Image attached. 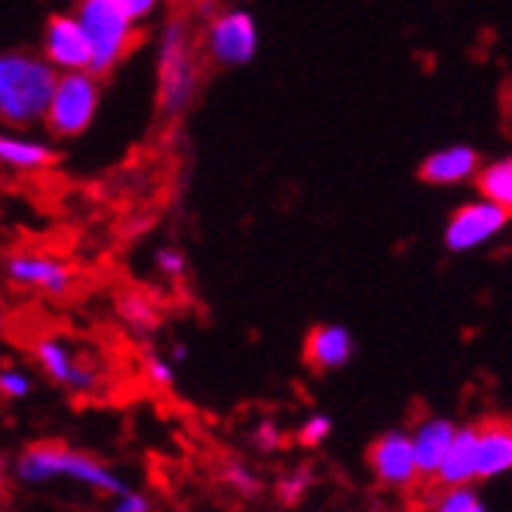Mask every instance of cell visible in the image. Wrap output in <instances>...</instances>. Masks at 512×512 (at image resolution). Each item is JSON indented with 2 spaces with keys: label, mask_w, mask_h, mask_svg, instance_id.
I'll return each mask as SVG.
<instances>
[{
  "label": "cell",
  "mask_w": 512,
  "mask_h": 512,
  "mask_svg": "<svg viewBox=\"0 0 512 512\" xmlns=\"http://www.w3.org/2000/svg\"><path fill=\"white\" fill-rule=\"evenodd\" d=\"M13 476L28 488H40L50 482H77L105 497H117L129 488V482L117 470H111L105 460L56 439L25 445L13 460Z\"/></svg>",
  "instance_id": "1"
},
{
  "label": "cell",
  "mask_w": 512,
  "mask_h": 512,
  "mask_svg": "<svg viewBox=\"0 0 512 512\" xmlns=\"http://www.w3.org/2000/svg\"><path fill=\"white\" fill-rule=\"evenodd\" d=\"M59 86L56 65L28 53H7L0 59V117L10 126H28L46 117Z\"/></svg>",
  "instance_id": "2"
},
{
  "label": "cell",
  "mask_w": 512,
  "mask_h": 512,
  "mask_svg": "<svg viewBox=\"0 0 512 512\" xmlns=\"http://www.w3.org/2000/svg\"><path fill=\"white\" fill-rule=\"evenodd\" d=\"M197 83H200V68H197V53L188 25L169 22L157 56V99L163 114L178 117L181 111H188L197 96Z\"/></svg>",
  "instance_id": "3"
},
{
  "label": "cell",
  "mask_w": 512,
  "mask_h": 512,
  "mask_svg": "<svg viewBox=\"0 0 512 512\" xmlns=\"http://www.w3.org/2000/svg\"><path fill=\"white\" fill-rule=\"evenodd\" d=\"M77 19L92 43V68L89 74H108L120 65L135 40L132 19L114 4V0H80Z\"/></svg>",
  "instance_id": "4"
},
{
  "label": "cell",
  "mask_w": 512,
  "mask_h": 512,
  "mask_svg": "<svg viewBox=\"0 0 512 512\" xmlns=\"http://www.w3.org/2000/svg\"><path fill=\"white\" fill-rule=\"evenodd\" d=\"M37 368L43 378H50L56 387L68 390L71 396H99L102 393V365L77 350L68 338L43 335L31 347Z\"/></svg>",
  "instance_id": "5"
},
{
  "label": "cell",
  "mask_w": 512,
  "mask_h": 512,
  "mask_svg": "<svg viewBox=\"0 0 512 512\" xmlns=\"http://www.w3.org/2000/svg\"><path fill=\"white\" fill-rule=\"evenodd\" d=\"M99 108V83L89 71H65L59 74V86L53 92L50 111H46V126L53 135L71 138L80 135Z\"/></svg>",
  "instance_id": "6"
},
{
  "label": "cell",
  "mask_w": 512,
  "mask_h": 512,
  "mask_svg": "<svg viewBox=\"0 0 512 512\" xmlns=\"http://www.w3.org/2000/svg\"><path fill=\"white\" fill-rule=\"evenodd\" d=\"M368 473L381 488L387 491H411L417 482H421V463H417V451H414V439L411 430H387L381 433L375 442H371L368 454Z\"/></svg>",
  "instance_id": "7"
},
{
  "label": "cell",
  "mask_w": 512,
  "mask_h": 512,
  "mask_svg": "<svg viewBox=\"0 0 512 512\" xmlns=\"http://www.w3.org/2000/svg\"><path fill=\"white\" fill-rule=\"evenodd\" d=\"M7 279L46 298H65L74 289V270L43 252H16L7 258Z\"/></svg>",
  "instance_id": "8"
},
{
  "label": "cell",
  "mask_w": 512,
  "mask_h": 512,
  "mask_svg": "<svg viewBox=\"0 0 512 512\" xmlns=\"http://www.w3.org/2000/svg\"><path fill=\"white\" fill-rule=\"evenodd\" d=\"M206 50L218 65H246L258 50V28L249 13L227 10L209 22Z\"/></svg>",
  "instance_id": "9"
},
{
  "label": "cell",
  "mask_w": 512,
  "mask_h": 512,
  "mask_svg": "<svg viewBox=\"0 0 512 512\" xmlns=\"http://www.w3.org/2000/svg\"><path fill=\"white\" fill-rule=\"evenodd\" d=\"M506 221H509V212H503L491 200L467 203L451 215L445 227V246L451 252H473L485 246L488 240H494L506 227Z\"/></svg>",
  "instance_id": "10"
},
{
  "label": "cell",
  "mask_w": 512,
  "mask_h": 512,
  "mask_svg": "<svg viewBox=\"0 0 512 512\" xmlns=\"http://www.w3.org/2000/svg\"><path fill=\"white\" fill-rule=\"evenodd\" d=\"M43 53L59 71H89L92 68V43L77 16H53L46 25Z\"/></svg>",
  "instance_id": "11"
},
{
  "label": "cell",
  "mask_w": 512,
  "mask_h": 512,
  "mask_svg": "<svg viewBox=\"0 0 512 512\" xmlns=\"http://www.w3.org/2000/svg\"><path fill=\"white\" fill-rule=\"evenodd\" d=\"M479 448V482H494L512 473V421L491 417L476 424Z\"/></svg>",
  "instance_id": "12"
},
{
  "label": "cell",
  "mask_w": 512,
  "mask_h": 512,
  "mask_svg": "<svg viewBox=\"0 0 512 512\" xmlns=\"http://www.w3.org/2000/svg\"><path fill=\"white\" fill-rule=\"evenodd\" d=\"M353 353H356L353 335L344 325H335V322L316 325L304 341V359L316 371H338L353 359Z\"/></svg>",
  "instance_id": "13"
},
{
  "label": "cell",
  "mask_w": 512,
  "mask_h": 512,
  "mask_svg": "<svg viewBox=\"0 0 512 512\" xmlns=\"http://www.w3.org/2000/svg\"><path fill=\"white\" fill-rule=\"evenodd\" d=\"M457 424L448 421V417H424L421 424L411 430V439H414V451H417V463H421V476L427 482H436L442 463L454 445V436H457Z\"/></svg>",
  "instance_id": "14"
},
{
  "label": "cell",
  "mask_w": 512,
  "mask_h": 512,
  "mask_svg": "<svg viewBox=\"0 0 512 512\" xmlns=\"http://www.w3.org/2000/svg\"><path fill=\"white\" fill-rule=\"evenodd\" d=\"M479 482V448H476V424L460 427L454 436V445L436 476L439 488H457Z\"/></svg>",
  "instance_id": "15"
},
{
  "label": "cell",
  "mask_w": 512,
  "mask_h": 512,
  "mask_svg": "<svg viewBox=\"0 0 512 512\" xmlns=\"http://www.w3.org/2000/svg\"><path fill=\"white\" fill-rule=\"evenodd\" d=\"M479 172V154L467 145H451L424 160L421 178L430 184H457Z\"/></svg>",
  "instance_id": "16"
},
{
  "label": "cell",
  "mask_w": 512,
  "mask_h": 512,
  "mask_svg": "<svg viewBox=\"0 0 512 512\" xmlns=\"http://www.w3.org/2000/svg\"><path fill=\"white\" fill-rule=\"evenodd\" d=\"M0 160H4L10 169H22V172H40L50 169L56 154L50 145L43 142H31V138H16V135H4L0 138Z\"/></svg>",
  "instance_id": "17"
},
{
  "label": "cell",
  "mask_w": 512,
  "mask_h": 512,
  "mask_svg": "<svg viewBox=\"0 0 512 512\" xmlns=\"http://www.w3.org/2000/svg\"><path fill=\"white\" fill-rule=\"evenodd\" d=\"M476 181H479V191L485 200H491L494 206H500L503 212L512 215V157L485 166Z\"/></svg>",
  "instance_id": "18"
},
{
  "label": "cell",
  "mask_w": 512,
  "mask_h": 512,
  "mask_svg": "<svg viewBox=\"0 0 512 512\" xmlns=\"http://www.w3.org/2000/svg\"><path fill=\"white\" fill-rule=\"evenodd\" d=\"M427 512H488V506L473 485H457V488H439Z\"/></svg>",
  "instance_id": "19"
},
{
  "label": "cell",
  "mask_w": 512,
  "mask_h": 512,
  "mask_svg": "<svg viewBox=\"0 0 512 512\" xmlns=\"http://www.w3.org/2000/svg\"><path fill=\"white\" fill-rule=\"evenodd\" d=\"M0 393H4V399H13V402L28 399L34 393V378L25 368L10 365V368L0 371Z\"/></svg>",
  "instance_id": "20"
},
{
  "label": "cell",
  "mask_w": 512,
  "mask_h": 512,
  "mask_svg": "<svg viewBox=\"0 0 512 512\" xmlns=\"http://www.w3.org/2000/svg\"><path fill=\"white\" fill-rule=\"evenodd\" d=\"M332 430L335 427H332V417L329 414H310L307 421L301 424V430H298V439L307 448H319L322 442H329Z\"/></svg>",
  "instance_id": "21"
},
{
  "label": "cell",
  "mask_w": 512,
  "mask_h": 512,
  "mask_svg": "<svg viewBox=\"0 0 512 512\" xmlns=\"http://www.w3.org/2000/svg\"><path fill=\"white\" fill-rule=\"evenodd\" d=\"M142 371H145L148 384L157 387V390H166V387L175 384V362H172L169 356L151 353V356L145 359V368H142Z\"/></svg>",
  "instance_id": "22"
},
{
  "label": "cell",
  "mask_w": 512,
  "mask_h": 512,
  "mask_svg": "<svg viewBox=\"0 0 512 512\" xmlns=\"http://www.w3.org/2000/svg\"><path fill=\"white\" fill-rule=\"evenodd\" d=\"M120 316H123L129 325H135V329H151L154 319H157L154 307H151L145 298H138V295H129V298L120 301Z\"/></svg>",
  "instance_id": "23"
},
{
  "label": "cell",
  "mask_w": 512,
  "mask_h": 512,
  "mask_svg": "<svg viewBox=\"0 0 512 512\" xmlns=\"http://www.w3.org/2000/svg\"><path fill=\"white\" fill-rule=\"evenodd\" d=\"M111 512H154V503L145 491L126 488L123 494L111 497Z\"/></svg>",
  "instance_id": "24"
},
{
  "label": "cell",
  "mask_w": 512,
  "mask_h": 512,
  "mask_svg": "<svg viewBox=\"0 0 512 512\" xmlns=\"http://www.w3.org/2000/svg\"><path fill=\"white\" fill-rule=\"evenodd\" d=\"M224 479H227L230 488L240 491V494H255L258 491V476L249 467H243V463H230V467L224 470Z\"/></svg>",
  "instance_id": "25"
},
{
  "label": "cell",
  "mask_w": 512,
  "mask_h": 512,
  "mask_svg": "<svg viewBox=\"0 0 512 512\" xmlns=\"http://www.w3.org/2000/svg\"><path fill=\"white\" fill-rule=\"evenodd\" d=\"M310 482H313V476H310L307 470H295V473H289L283 482H279V497L289 500V503H295V500L304 497V491L310 488Z\"/></svg>",
  "instance_id": "26"
},
{
  "label": "cell",
  "mask_w": 512,
  "mask_h": 512,
  "mask_svg": "<svg viewBox=\"0 0 512 512\" xmlns=\"http://www.w3.org/2000/svg\"><path fill=\"white\" fill-rule=\"evenodd\" d=\"M157 270L169 279H181L184 270H188V258H184V252H178V249H160L157 252Z\"/></svg>",
  "instance_id": "27"
},
{
  "label": "cell",
  "mask_w": 512,
  "mask_h": 512,
  "mask_svg": "<svg viewBox=\"0 0 512 512\" xmlns=\"http://www.w3.org/2000/svg\"><path fill=\"white\" fill-rule=\"evenodd\" d=\"M114 4H117L132 22H138V19H145V16L154 13V7L160 4V0H114Z\"/></svg>",
  "instance_id": "28"
},
{
  "label": "cell",
  "mask_w": 512,
  "mask_h": 512,
  "mask_svg": "<svg viewBox=\"0 0 512 512\" xmlns=\"http://www.w3.org/2000/svg\"><path fill=\"white\" fill-rule=\"evenodd\" d=\"M279 442H283V433L276 430V424L264 421V424L255 430V445H258L261 451H273V448H279Z\"/></svg>",
  "instance_id": "29"
},
{
  "label": "cell",
  "mask_w": 512,
  "mask_h": 512,
  "mask_svg": "<svg viewBox=\"0 0 512 512\" xmlns=\"http://www.w3.org/2000/svg\"><path fill=\"white\" fill-rule=\"evenodd\" d=\"M169 359L178 365V362H184V359H188V347H184V344H175L172 347V353H169Z\"/></svg>",
  "instance_id": "30"
},
{
  "label": "cell",
  "mask_w": 512,
  "mask_h": 512,
  "mask_svg": "<svg viewBox=\"0 0 512 512\" xmlns=\"http://www.w3.org/2000/svg\"><path fill=\"white\" fill-rule=\"evenodd\" d=\"M506 111H509V117H512V83L506 86Z\"/></svg>",
  "instance_id": "31"
}]
</instances>
